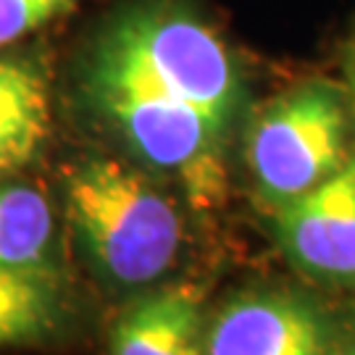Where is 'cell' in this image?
Returning <instances> with one entry per match:
<instances>
[{"mask_svg":"<svg viewBox=\"0 0 355 355\" xmlns=\"http://www.w3.org/2000/svg\"><path fill=\"white\" fill-rule=\"evenodd\" d=\"M76 87L142 166L174 177L203 211L221 203L248 87L227 37L192 0H132L111 13L79 58Z\"/></svg>","mask_w":355,"mask_h":355,"instance_id":"6da1fadb","label":"cell"},{"mask_svg":"<svg viewBox=\"0 0 355 355\" xmlns=\"http://www.w3.org/2000/svg\"><path fill=\"white\" fill-rule=\"evenodd\" d=\"M66 216L92 266L116 284H150L177 263L184 224L148 174L108 155L74 164L64 177Z\"/></svg>","mask_w":355,"mask_h":355,"instance_id":"7a4b0ae2","label":"cell"},{"mask_svg":"<svg viewBox=\"0 0 355 355\" xmlns=\"http://www.w3.org/2000/svg\"><path fill=\"white\" fill-rule=\"evenodd\" d=\"M355 105L327 76H308L261 108L245 158L258 195L274 211L329 179L353 155Z\"/></svg>","mask_w":355,"mask_h":355,"instance_id":"3957f363","label":"cell"},{"mask_svg":"<svg viewBox=\"0 0 355 355\" xmlns=\"http://www.w3.org/2000/svg\"><path fill=\"white\" fill-rule=\"evenodd\" d=\"M274 214L292 266L327 284H355V153L329 179Z\"/></svg>","mask_w":355,"mask_h":355,"instance_id":"277c9868","label":"cell"},{"mask_svg":"<svg viewBox=\"0 0 355 355\" xmlns=\"http://www.w3.org/2000/svg\"><path fill=\"white\" fill-rule=\"evenodd\" d=\"M329 316L308 297L258 290L229 300L205 329L203 355H324Z\"/></svg>","mask_w":355,"mask_h":355,"instance_id":"5b68a950","label":"cell"},{"mask_svg":"<svg viewBox=\"0 0 355 355\" xmlns=\"http://www.w3.org/2000/svg\"><path fill=\"white\" fill-rule=\"evenodd\" d=\"M203 284H166L119 316L111 334V355H203Z\"/></svg>","mask_w":355,"mask_h":355,"instance_id":"8992f818","label":"cell"},{"mask_svg":"<svg viewBox=\"0 0 355 355\" xmlns=\"http://www.w3.org/2000/svg\"><path fill=\"white\" fill-rule=\"evenodd\" d=\"M51 85L40 61L0 48V179L35 164L51 137Z\"/></svg>","mask_w":355,"mask_h":355,"instance_id":"52a82bcc","label":"cell"},{"mask_svg":"<svg viewBox=\"0 0 355 355\" xmlns=\"http://www.w3.org/2000/svg\"><path fill=\"white\" fill-rule=\"evenodd\" d=\"M55 240L48 198L13 177L0 179V266L55 277Z\"/></svg>","mask_w":355,"mask_h":355,"instance_id":"ba28073f","label":"cell"},{"mask_svg":"<svg viewBox=\"0 0 355 355\" xmlns=\"http://www.w3.org/2000/svg\"><path fill=\"white\" fill-rule=\"evenodd\" d=\"M64 324V295L53 274L0 266V347L45 345Z\"/></svg>","mask_w":355,"mask_h":355,"instance_id":"9c48e42d","label":"cell"},{"mask_svg":"<svg viewBox=\"0 0 355 355\" xmlns=\"http://www.w3.org/2000/svg\"><path fill=\"white\" fill-rule=\"evenodd\" d=\"M82 3L85 0H0V48H11Z\"/></svg>","mask_w":355,"mask_h":355,"instance_id":"30bf717a","label":"cell"},{"mask_svg":"<svg viewBox=\"0 0 355 355\" xmlns=\"http://www.w3.org/2000/svg\"><path fill=\"white\" fill-rule=\"evenodd\" d=\"M340 69H343V85L347 87L355 105V24L347 29V35L340 42Z\"/></svg>","mask_w":355,"mask_h":355,"instance_id":"8fae6325","label":"cell"},{"mask_svg":"<svg viewBox=\"0 0 355 355\" xmlns=\"http://www.w3.org/2000/svg\"><path fill=\"white\" fill-rule=\"evenodd\" d=\"M324 355H355V340H350L347 345H340V347H329Z\"/></svg>","mask_w":355,"mask_h":355,"instance_id":"7c38bea8","label":"cell"}]
</instances>
